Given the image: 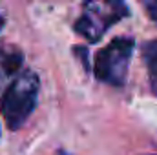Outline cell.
<instances>
[{
	"label": "cell",
	"instance_id": "cell-4",
	"mask_svg": "<svg viewBox=\"0 0 157 155\" xmlns=\"http://www.w3.org/2000/svg\"><path fill=\"white\" fill-rule=\"evenodd\" d=\"M143 60L148 70L150 89L154 95H157V40H150L143 46Z\"/></svg>",
	"mask_w": 157,
	"mask_h": 155
},
{
	"label": "cell",
	"instance_id": "cell-5",
	"mask_svg": "<svg viewBox=\"0 0 157 155\" xmlns=\"http://www.w3.org/2000/svg\"><path fill=\"white\" fill-rule=\"evenodd\" d=\"M143 2V6H144V9H146V13H148V17L157 22V0H141Z\"/></svg>",
	"mask_w": 157,
	"mask_h": 155
},
{
	"label": "cell",
	"instance_id": "cell-2",
	"mask_svg": "<svg viewBox=\"0 0 157 155\" xmlns=\"http://www.w3.org/2000/svg\"><path fill=\"white\" fill-rule=\"evenodd\" d=\"M128 17L124 0H84L82 15L75 22V31L90 42H97L106 29Z\"/></svg>",
	"mask_w": 157,
	"mask_h": 155
},
{
	"label": "cell",
	"instance_id": "cell-6",
	"mask_svg": "<svg viewBox=\"0 0 157 155\" xmlns=\"http://www.w3.org/2000/svg\"><path fill=\"white\" fill-rule=\"evenodd\" d=\"M2 26H4V17L0 15V29H2Z\"/></svg>",
	"mask_w": 157,
	"mask_h": 155
},
{
	"label": "cell",
	"instance_id": "cell-1",
	"mask_svg": "<svg viewBox=\"0 0 157 155\" xmlns=\"http://www.w3.org/2000/svg\"><path fill=\"white\" fill-rule=\"evenodd\" d=\"M40 82L37 73L24 71L4 91L0 100V113L9 130H18L37 106Z\"/></svg>",
	"mask_w": 157,
	"mask_h": 155
},
{
	"label": "cell",
	"instance_id": "cell-3",
	"mask_svg": "<svg viewBox=\"0 0 157 155\" xmlns=\"http://www.w3.org/2000/svg\"><path fill=\"white\" fill-rule=\"evenodd\" d=\"M135 42L130 37L113 39L106 47H102L95 57V77L110 86L122 88L126 84L128 66L133 53Z\"/></svg>",
	"mask_w": 157,
	"mask_h": 155
}]
</instances>
